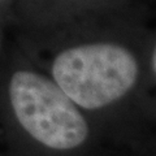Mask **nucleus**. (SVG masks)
Listing matches in <instances>:
<instances>
[{
    "instance_id": "nucleus-3",
    "label": "nucleus",
    "mask_w": 156,
    "mask_h": 156,
    "mask_svg": "<svg viewBox=\"0 0 156 156\" xmlns=\"http://www.w3.org/2000/svg\"><path fill=\"white\" fill-rule=\"evenodd\" d=\"M152 66H154V70L156 73V46H155L154 52H152Z\"/></svg>"
},
{
    "instance_id": "nucleus-1",
    "label": "nucleus",
    "mask_w": 156,
    "mask_h": 156,
    "mask_svg": "<svg viewBox=\"0 0 156 156\" xmlns=\"http://www.w3.org/2000/svg\"><path fill=\"white\" fill-rule=\"evenodd\" d=\"M52 74L76 104L98 109L119 100L134 86L138 62L124 46L89 43L58 53Z\"/></svg>"
},
{
    "instance_id": "nucleus-2",
    "label": "nucleus",
    "mask_w": 156,
    "mask_h": 156,
    "mask_svg": "<svg viewBox=\"0 0 156 156\" xmlns=\"http://www.w3.org/2000/svg\"><path fill=\"white\" fill-rule=\"evenodd\" d=\"M9 99L18 122L34 139L53 150L81 146L89 128L56 82L30 70H17L9 82Z\"/></svg>"
}]
</instances>
